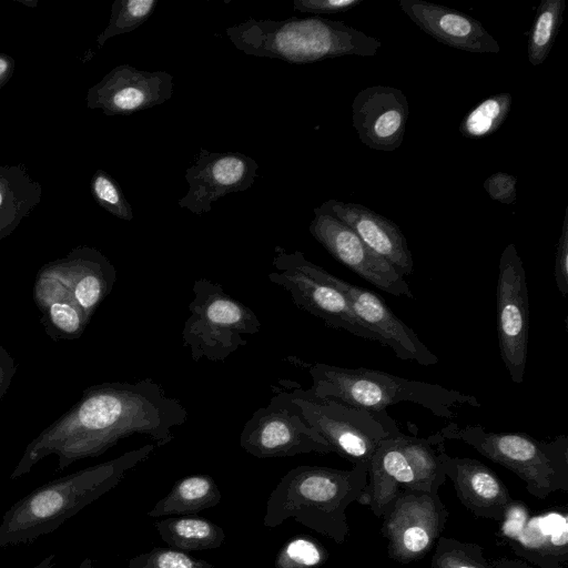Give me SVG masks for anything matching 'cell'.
Listing matches in <instances>:
<instances>
[{
  "mask_svg": "<svg viewBox=\"0 0 568 568\" xmlns=\"http://www.w3.org/2000/svg\"><path fill=\"white\" fill-rule=\"evenodd\" d=\"M183 404L152 378L108 382L87 387L80 399L26 447L10 475L17 479L44 457H58V470L98 457L119 440L143 434L160 447L174 439L173 428L186 422Z\"/></svg>",
  "mask_w": 568,
  "mask_h": 568,
  "instance_id": "cell-1",
  "label": "cell"
},
{
  "mask_svg": "<svg viewBox=\"0 0 568 568\" xmlns=\"http://www.w3.org/2000/svg\"><path fill=\"white\" fill-rule=\"evenodd\" d=\"M155 444L51 480L13 504L0 523V547L29 544L53 532L67 519L114 488L149 458Z\"/></svg>",
  "mask_w": 568,
  "mask_h": 568,
  "instance_id": "cell-2",
  "label": "cell"
},
{
  "mask_svg": "<svg viewBox=\"0 0 568 568\" xmlns=\"http://www.w3.org/2000/svg\"><path fill=\"white\" fill-rule=\"evenodd\" d=\"M368 467L351 469L302 465L288 470L271 491L263 525L274 528L286 519L343 544L349 534L346 509L367 484Z\"/></svg>",
  "mask_w": 568,
  "mask_h": 568,
  "instance_id": "cell-3",
  "label": "cell"
},
{
  "mask_svg": "<svg viewBox=\"0 0 568 568\" xmlns=\"http://www.w3.org/2000/svg\"><path fill=\"white\" fill-rule=\"evenodd\" d=\"M226 36L245 54L305 64L343 55L373 57L382 42L343 21L321 17L253 18L229 27Z\"/></svg>",
  "mask_w": 568,
  "mask_h": 568,
  "instance_id": "cell-4",
  "label": "cell"
},
{
  "mask_svg": "<svg viewBox=\"0 0 568 568\" xmlns=\"http://www.w3.org/2000/svg\"><path fill=\"white\" fill-rule=\"evenodd\" d=\"M312 378L308 393L321 399H334L352 407L383 412L403 402L420 405L442 418L456 417L464 405L480 407L474 395L446 388L438 384L408 379L366 367H341L324 363L306 364Z\"/></svg>",
  "mask_w": 568,
  "mask_h": 568,
  "instance_id": "cell-5",
  "label": "cell"
},
{
  "mask_svg": "<svg viewBox=\"0 0 568 568\" xmlns=\"http://www.w3.org/2000/svg\"><path fill=\"white\" fill-rule=\"evenodd\" d=\"M440 430L446 440H462L484 457L513 471L525 483L527 491L539 499L568 490L566 435L544 440L523 432L496 433L480 425L459 427L455 422Z\"/></svg>",
  "mask_w": 568,
  "mask_h": 568,
  "instance_id": "cell-6",
  "label": "cell"
},
{
  "mask_svg": "<svg viewBox=\"0 0 568 568\" xmlns=\"http://www.w3.org/2000/svg\"><path fill=\"white\" fill-rule=\"evenodd\" d=\"M194 297L182 329V345L194 362H224L257 334L262 323L245 304L209 278L193 284Z\"/></svg>",
  "mask_w": 568,
  "mask_h": 568,
  "instance_id": "cell-7",
  "label": "cell"
},
{
  "mask_svg": "<svg viewBox=\"0 0 568 568\" xmlns=\"http://www.w3.org/2000/svg\"><path fill=\"white\" fill-rule=\"evenodd\" d=\"M286 393L333 453L353 465L369 467L382 440L400 432L386 410L371 412L334 399L316 398L300 387Z\"/></svg>",
  "mask_w": 568,
  "mask_h": 568,
  "instance_id": "cell-8",
  "label": "cell"
},
{
  "mask_svg": "<svg viewBox=\"0 0 568 568\" xmlns=\"http://www.w3.org/2000/svg\"><path fill=\"white\" fill-rule=\"evenodd\" d=\"M241 447L257 458L333 453L328 443L307 423L286 392L274 395L255 410L240 436Z\"/></svg>",
  "mask_w": 568,
  "mask_h": 568,
  "instance_id": "cell-9",
  "label": "cell"
},
{
  "mask_svg": "<svg viewBox=\"0 0 568 568\" xmlns=\"http://www.w3.org/2000/svg\"><path fill=\"white\" fill-rule=\"evenodd\" d=\"M274 271L268 280L290 293L294 304L318 317L328 327L344 329L355 336L376 341L354 315L346 297L310 268L303 252L275 248Z\"/></svg>",
  "mask_w": 568,
  "mask_h": 568,
  "instance_id": "cell-10",
  "label": "cell"
},
{
  "mask_svg": "<svg viewBox=\"0 0 568 568\" xmlns=\"http://www.w3.org/2000/svg\"><path fill=\"white\" fill-rule=\"evenodd\" d=\"M449 513L438 493L402 488L382 518V536L389 558L409 564L423 558L436 545Z\"/></svg>",
  "mask_w": 568,
  "mask_h": 568,
  "instance_id": "cell-11",
  "label": "cell"
},
{
  "mask_svg": "<svg viewBox=\"0 0 568 568\" xmlns=\"http://www.w3.org/2000/svg\"><path fill=\"white\" fill-rule=\"evenodd\" d=\"M496 300L500 356L511 381L521 384L528 352L529 303L524 262L513 243L499 258Z\"/></svg>",
  "mask_w": 568,
  "mask_h": 568,
  "instance_id": "cell-12",
  "label": "cell"
},
{
  "mask_svg": "<svg viewBox=\"0 0 568 568\" xmlns=\"http://www.w3.org/2000/svg\"><path fill=\"white\" fill-rule=\"evenodd\" d=\"M499 523L498 536L518 558L537 568H568L566 508L532 514L514 500Z\"/></svg>",
  "mask_w": 568,
  "mask_h": 568,
  "instance_id": "cell-13",
  "label": "cell"
},
{
  "mask_svg": "<svg viewBox=\"0 0 568 568\" xmlns=\"http://www.w3.org/2000/svg\"><path fill=\"white\" fill-rule=\"evenodd\" d=\"M310 268L346 297L358 322L375 336L376 342L388 346L399 359L414 361L423 366L438 363V357L376 293L353 285L311 261Z\"/></svg>",
  "mask_w": 568,
  "mask_h": 568,
  "instance_id": "cell-14",
  "label": "cell"
},
{
  "mask_svg": "<svg viewBox=\"0 0 568 568\" xmlns=\"http://www.w3.org/2000/svg\"><path fill=\"white\" fill-rule=\"evenodd\" d=\"M314 214L310 233L336 261L390 295L414 298L404 276L355 232L328 214L317 211Z\"/></svg>",
  "mask_w": 568,
  "mask_h": 568,
  "instance_id": "cell-15",
  "label": "cell"
},
{
  "mask_svg": "<svg viewBox=\"0 0 568 568\" xmlns=\"http://www.w3.org/2000/svg\"><path fill=\"white\" fill-rule=\"evenodd\" d=\"M257 169L256 161L243 153L201 148L195 163L186 169L189 190L179 200V206L199 215L209 213L217 199L250 189Z\"/></svg>",
  "mask_w": 568,
  "mask_h": 568,
  "instance_id": "cell-16",
  "label": "cell"
},
{
  "mask_svg": "<svg viewBox=\"0 0 568 568\" xmlns=\"http://www.w3.org/2000/svg\"><path fill=\"white\" fill-rule=\"evenodd\" d=\"M172 94L170 73L120 64L88 90L87 105L101 109L105 115H129L162 104Z\"/></svg>",
  "mask_w": 568,
  "mask_h": 568,
  "instance_id": "cell-17",
  "label": "cell"
},
{
  "mask_svg": "<svg viewBox=\"0 0 568 568\" xmlns=\"http://www.w3.org/2000/svg\"><path fill=\"white\" fill-rule=\"evenodd\" d=\"M409 115L406 95L386 85L362 89L352 103L353 126L366 146L394 151L400 146Z\"/></svg>",
  "mask_w": 568,
  "mask_h": 568,
  "instance_id": "cell-18",
  "label": "cell"
},
{
  "mask_svg": "<svg viewBox=\"0 0 568 568\" xmlns=\"http://www.w3.org/2000/svg\"><path fill=\"white\" fill-rule=\"evenodd\" d=\"M314 211L328 214L344 223L403 276L413 273L414 263L408 243L393 221L362 204L333 199L323 202Z\"/></svg>",
  "mask_w": 568,
  "mask_h": 568,
  "instance_id": "cell-19",
  "label": "cell"
},
{
  "mask_svg": "<svg viewBox=\"0 0 568 568\" xmlns=\"http://www.w3.org/2000/svg\"><path fill=\"white\" fill-rule=\"evenodd\" d=\"M402 11L437 41L473 53H499L498 42L475 18L424 0H399Z\"/></svg>",
  "mask_w": 568,
  "mask_h": 568,
  "instance_id": "cell-20",
  "label": "cell"
},
{
  "mask_svg": "<svg viewBox=\"0 0 568 568\" xmlns=\"http://www.w3.org/2000/svg\"><path fill=\"white\" fill-rule=\"evenodd\" d=\"M48 265L65 285L88 321L111 293L116 281V270L110 260L95 247L80 245L64 257Z\"/></svg>",
  "mask_w": 568,
  "mask_h": 568,
  "instance_id": "cell-21",
  "label": "cell"
},
{
  "mask_svg": "<svg viewBox=\"0 0 568 568\" xmlns=\"http://www.w3.org/2000/svg\"><path fill=\"white\" fill-rule=\"evenodd\" d=\"M442 462L465 508L476 517L499 523L514 499L497 474L475 458L449 456L446 450Z\"/></svg>",
  "mask_w": 568,
  "mask_h": 568,
  "instance_id": "cell-22",
  "label": "cell"
},
{
  "mask_svg": "<svg viewBox=\"0 0 568 568\" xmlns=\"http://www.w3.org/2000/svg\"><path fill=\"white\" fill-rule=\"evenodd\" d=\"M400 433L379 444L369 463L367 484L358 501L368 506L378 518L392 508L402 488L416 490L414 474L400 448Z\"/></svg>",
  "mask_w": 568,
  "mask_h": 568,
  "instance_id": "cell-23",
  "label": "cell"
},
{
  "mask_svg": "<svg viewBox=\"0 0 568 568\" xmlns=\"http://www.w3.org/2000/svg\"><path fill=\"white\" fill-rule=\"evenodd\" d=\"M32 296L44 332L54 342L77 339L84 333L90 321L48 263L36 275Z\"/></svg>",
  "mask_w": 568,
  "mask_h": 568,
  "instance_id": "cell-24",
  "label": "cell"
},
{
  "mask_svg": "<svg viewBox=\"0 0 568 568\" xmlns=\"http://www.w3.org/2000/svg\"><path fill=\"white\" fill-rule=\"evenodd\" d=\"M42 197V185L24 164L0 165V240L29 216Z\"/></svg>",
  "mask_w": 568,
  "mask_h": 568,
  "instance_id": "cell-25",
  "label": "cell"
},
{
  "mask_svg": "<svg viewBox=\"0 0 568 568\" xmlns=\"http://www.w3.org/2000/svg\"><path fill=\"white\" fill-rule=\"evenodd\" d=\"M219 486L209 475H191L179 479L169 494L148 511L149 517L194 515L220 504Z\"/></svg>",
  "mask_w": 568,
  "mask_h": 568,
  "instance_id": "cell-26",
  "label": "cell"
},
{
  "mask_svg": "<svg viewBox=\"0 0 568 568\" xmlns=\"http://www.w3.org/2000/svg\"><path fill=\"white\" fill-rule=\"evenodd\" d=\"M400 448L414 474L416 490L438 493L446 481L443 468L442 453L445 442L442 430L427 436L416 437L400 433Z\"/></svg>",
  "mask_w": 568,
  "mask_h": 568,
  "instance_id": "cell-27",
  "label": "cell"
},
{
  "mask_svg": "<svg viewBox=\"0 0 568 568\" xmlns=\"http://www.w3.org/2000/svg\"><path fill=\"white\" fill-rule=\"evenodd\" d=\"M154 528L169 547L181 551L216 549L226 537L222 527L203 517H169Z\"/></svg>",
  "mask_w": 568,
  "mask_h": 568,
  "instance_id": "cell-28",
  "label": "cell"
},
{
  "mask_svg": "<svg viewBox=\"0 0 568 568\" xmlns=\"http://www.w3.org/2000/svg\"><path fill=\"white\" fill-rule=\"evenodd\" d=\"M566 9L565 0H544L536 10L528 37V60L540 65L550 53Z\"/></svg>",
  "mask_w": 568,
  "mask_h": 568,
  "instance_id": "cell-29",
  "label": "cell"
},
{
  "mask_svg": "<svg viewBox=\"0 0 568 568\" xmlns=\"http://www.w3.org/2000/svg\"><path fill=\"white\" fill-rule=\"evenodd\" d=\"M513 97L508 92L490 95L473 108L462 120L459 132L468 139H480L495 133L507 119Z\"/></svg>",
  "mask_w": 568,
  "mask_h": 568,
  "instance_id": "cell-30",
  "label": "cell"
},
{
  "mask_svg": "<svg viewBox=\"0 0 568 568\" xmlns=\"http://www.w3.org/2000/svg\"><path fill=\"white\" fill-rule=\"evenodd\" d=\"M158 0H114L105 29L97 37L99 48L110 38L129 33L144 23L155 10Z\"/></svg>",
  "mask_w": 568,
  "mask_h": 568,
  "instance_id": "cell-31",
  "label": "cell"
},
{
  "mask_svg": "<svg viewBox=\"0 0 568 568\" xmlns=\"http://www.w3.org/2000/svg\"><path fill=\"white\" fill-rule=\"evenodd\" d=\"M430 568H490V566L480 545L439 537L434 547Z\"/></svg>",
  "mask_w": 568,
  "mask_h": 568,
  "instance_id": "cell-32",
  "label": "cell"
},
{
  "mask_svg": "<svg viewBox=\"0 0 568 568\" xmlns=\"http://www.w3.org/2000/svg\"><path fill=\"white\" fill-rule=\"evenodd\" d=\"M326 549L310 536H296L278 550L275 568H317L327 560Z\"/></svg>",
  "mask_w": 568,
  "mask_h": 568,
  "instance_id": "cell-33",
  "label": "cell"
},
{
  "mask_svg": "<svg viewBox=\"0 0 568 568\" xmlns=\"http://www.w3.org/2000/svg\"><path fill=\"white\" fill-rule=\"evenodd\" d=\"M90 190L98 205L110 214L123 221L133 219L131 204L120 184L109 173L98 169L91 178Z\"/></svg>",
  "mask_w": 568,
  "mask_h": 568,
  "instance_id": "cell-34",
  "label": "cell"
},
{
  "mask_svg": "<svg viewBox=\"0 0 568 568\" xmlns=\"http://www.w3.org/2000/svg\"><path fill=\"white\" fill-rule=\"evenodd\" d=\"M128 568H215L214 565L171 547H155L129 560Z\"/></svg>",
  "mask_w": 568,
  "mask_h": 568,
  "instance_id": "cell-35",
  "label": "cell"
},
{
  "mask_svg": "<svg viewBox=\"0 0 568 568\" xmlns=\"http://www.w3.org/2000/svg\"><path fill=\"white\" fill-rule=\"evenodd\" d=\"M517 180V176L506 172H496L485 180L483 186L490 199L510 205L516 202Z\"/></svg>",
  "mask_w": 568,
  "mask_h": 568,
  "instance_id": "cell-36",
  "label": "cell"
},
{
  "mask_svg": "<svg viewBox=\"0 0 568 568\" xmlns=\"http://www.w3.org/2000/svg\"><path fill=\"white\" fill-rule=\"evenodd\" d=\"M555 282L562 297L568 294V206L561 226V234L556 250L555 257Z\"/></svg>",
  "mask_w": 568,
  "mask_h": 568,
  "instance_id": "cell-37",
  "label": "cell"
},
{
  "mask_svg": "<svg viewBox=\"0 0 568 568\" xmlns=\"http://www.w3.org/2000/svg\"><path fill=\"white\" fill-rule=\"evenodd\" d=\"M362 2L363 0H294L293 8L304 13L334 14L346 12Z\"/></svg>",
  "mask_w": 568,
  "mask_h": 568,
  "instance_id": "cell-38",
  "label": "cell"
},
{
  "mask_svg": "<svg viewBox=\"0 0 568 568\" xmlns=\"http://www.w3.org/2000/svg\"><path fill=\"white\" fill-rule=\"evenodd\" d=\"M18 365L10 352L0 343V400L10 388Z\"/></svg>",
  "mask_w": 568,
  "mask_h": 568,
  "instance_id": "cell-39",
  "label": "cell"
},
{
  "mask_svg": "<svg viewBox=\"0 0 568 568\" xmlns=\"http://www.w3.org/2000/svg\"><path fill=\"white\" fill-rule=\"evenodd\" d=\"M14 69L16 60L11 55L0 52V89L9 82Z\"/></svg>",
  "mask_w": 568,
  "mask_h": 568,
  "instance_id": "cell-40",
  "label": "cell"
},
{
  "mask_svg": "<svg viewBox=\"0 0 568 568\" xmlns=\"http://www.w3.org/2000/svg\"><path fill=\"white\" fill-rule=\"evenodd\" d=\"M490 568H537L520 558H489Z\"/></svg>",
  "mask_w": 568,
  "mask_h": 568,
  "instance_id": "cell-41",
  "label": "cell"
},
{
  "mask_svg": "<svg viewBox=\"0 0 568 568\" xmlns=\"http://www.w3.org/2000/svg\"><path fill=\"white\" fill-rule=\"evenodd\" d=\"M54 562H55V555L50 554L32 568H53Z\"/></svg>",
  "mask_w": 568,
  "mask_h": 568,
  "instance_id": "cell-42",
  "label": "cell"
},
{
  "mask_svg": "<svg viewBox=\"0 0 568 568\" xmlns=\"http://www.w3.org/2000/svg\"><path fill=\"white\" fill-rule=\"evenodd\" d=\"M77 568H93L92 560L90 558H85Z\"/></svg>",
  "mask_w": 568,
  "mask_h": 568,
  "instance_id": "cell-43",
  "label": "cell"
}]
</instances>
